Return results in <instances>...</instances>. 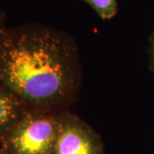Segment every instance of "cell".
<instances>
[{
    "label": "cell",
    "instance_id": "8",
    "mask_svg": "<svg viewBox=\"0 0 154 154\" xmlns=\"http://www.w3.org/2000/svg\"><path fill=\"white\" fill-rule=\"evenodd\" d=\"M0 154H7L3 149L1 148V146H0Z\"/></svg>",
    "mask_w": 154,
    "mask_h": 154
},
{
    "label": "cell",
    "instance_id": "5",
    "mask_svg": "<svg viewBox=\"0 0 154 154\" xmlns=\"http://www.w3.org/2000/svg\"><path fill=\"white\" fill-rule=\"evenodd\" d=\"M103 20H110L117 12L116 0H84Z\"/></svg>",
    "mask_w": 154,
    "mask_h": 154
},
{
    "label": "cell",
    "instance_id": "4",
    "mask_svg": "<svg viewBox=\"0 0 154 154\" xmlns=\"http://www.w3.org/2000/svg\"><path fill=\"white\" fill-rule=\"evenodd\" d=\"M28 107L16 94L0 84V136Z\"/></svg>",
    "mask_w": 154,
    "mask_h": 154
},
{
    "label": "cell",
    "instance_id": "7",
    "mask_svg": "<svg viewBox=\"0 0 154 154\" xmlns=\"http://www.w3.org/2000/svg\"><path fill=\"white\" fill-rule=\"evenodd\" d=\"M6 21V15L5 13V11H3L0 8V38L2 36V34L4 33V31L5 30V28H7L5 24Z\"/></svg>",
    "mask_w": 154,
    "mask_h": 154
},
{
    "label": "cell",
    "instance_id": "3",
    "mask_svg": "<svg viewBox=\"0 0 154 154\" xmlns=\"http://www.w3.org/2000/svg\"><path fill=\"white\" fill-rule=\"evenodd\" d=\"M52 154H105V146L92 127L71 114L60 116V128Z\"/></svg>",
    "mask_w": 154,
    "mask_h": 154
},
{
    "label": "cell",
    "instance_id": "6",
    "mask_svg": "<svg viewBox=\"0 0 154 154\" xmlns=\"http://www.w3.org/2000/svg\"><path fill=\"white\" fill-rule=\"evenodd\" d=\"M149 66L152 72H154V30L150 37V49H149Z\"/></svg>",
    "mask_w": 154,
    "mask_h": 154
},
{
    "label": "cell",
    "instance_id": "1",
    "mask_svg": "<svg viewBox=\"0 0 154 154\" xmlns=\"http://www.w3.org/2000/svg\"><path fill=\"white\" fill-rule=\"evenodd\" d=\"M75 49L42 24L6 28L0 38V84L28 106L51 109L76 88Z\"/></svg>",
    "mask_w": 154,
    "mask_h": 154
},
{
    "label": "cell",
    "instance_id": "2",
    "mask_svg": "<svg viewBox=\"0 0 154 154\" xmlns=\"http://www.w3.org/2000/svg\"><path fill=\"white\" fill-rule=\"evenodd\" d=\"M60 116L29 106L0 136L1 148L7 154H52Z\"/></svg>",
    "mask_w": 154,
    "mask_h": 154
}]
</instances>
